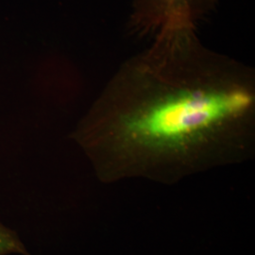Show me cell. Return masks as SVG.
I'll list each match as a JSON object with an SVG mask.
<instances>
[{
    "label": "cell",
    "instance_id": "obj_3",
    "mask_svg": "<svg viewBox=\"0 0 255 255\" xmlns=\"http://www.w3.org/2000/svg\"><path fill=\"white\" fill-rule=\"evenodd\" d=\"M0 255H31L18 235L0 223Z\"/></svg>",
    "mask_w": 255,
    "mask_h": 255
},
{
    "label": "cell",
    "instance_id": "obj_2",
    "mask_svg": "<svg viewBox=\"0 0 255 255\" xmlns=\"http://www.w3.org/2000/svg\"><path fill=\"white\" fill-rule=\"evenodd\" d=\"M213 0H138L139 14L168 25H184L206 9Z\"/></svg>",
    "mask_w": 255,
    "mask_h": 255
},
{
    "label": "cell",
    "instance_id": "obj_1",
    "mask_svg": "<svg viewBox=\"0 0 255 255\" xmlns=\"http://www.w3.org/2000/svg\"><path fill=\"white\" fill-rule=\"evenodd\" d=\"M253 103L238 87L180 88L147 101L122 124L123 136L152 150H179L244 116Z\"/></svg>",
    "mask_w": 255,
    "mask_h": 255
}]
</instances>
